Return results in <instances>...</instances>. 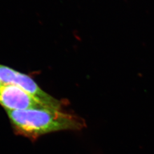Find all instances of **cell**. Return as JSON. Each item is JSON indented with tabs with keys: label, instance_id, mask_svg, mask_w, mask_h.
I'll list each match as a JSON object with an SVG mask.
<instances>
[{
	"label": "cell",
	"instance_id": "1",
	"mask_svg": "<svg viewBox=\"0 0 154 154\" xmlns=\"http://www.w3.org/2000/svg\"><path fill=\"white\" fill-rule=\"evenodd\" d=\"M6 112L17 134L34 141L50 132L80 130L86 126L80 117L54 109L8 110Z\"/></svg>",
	"mask_w": 154,
	"mask_h": 154
},
{
	"label": "cell",
	"instance_id": "2",
	"mask_svg": "<svg viewBox=\"0 0 154 154\" xmlns=\"http://www.w3.org/2000/svg\"><path fill=\"white\" fill-rule=\"evenodd\" d=\"M0 81L2 84L16 85L50 108L61 110V102L39 87L31 77L0 64Z\"/></svg>",
	"mask_w": 154,
	"mask_h": 154
},
{
	"label": "cell",
	"instance_id": "3",
	"mask_svg": "<svg viewBox=\"0 0 154 154\" xmlns=\"http://www.w3.org/2000/svg\"><path fill=\"white\" fill-rule=\"evenodd\" d=\"M0 105L6 111L52 109L22 88L9 84H2L0 87Z\"/></svg>",
	"mask_w": 154,
	"mask_h": 154
},
{
	"label": "cell",
	"instance_id": "4",
	"mask_svg": "<svg viewBox=\"0 0 154 154\" xmlns=\"http://www.w3.org/2000/svg\"><path fill=\"white\" fill-rule=\"evenodd\" d=\"M2 85V83H1V82L0 81V87L1 86V85Z\"/></svg>",
	"mask_w": 154,
	"mask_h": 154
}]
</instances>
